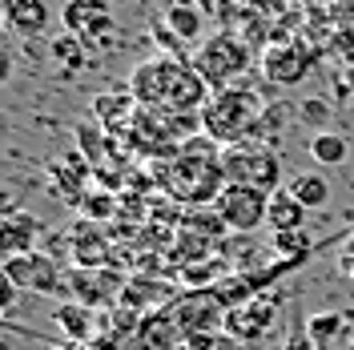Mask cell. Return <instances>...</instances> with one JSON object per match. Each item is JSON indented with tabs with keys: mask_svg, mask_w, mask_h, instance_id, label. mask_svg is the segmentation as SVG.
<instances>
[{
	"mask_svg": "<svg viewBox=\"0 0 354 350\" xmlns=\"http://www.w3.org/2000/svg\"><path fill=\"white\" fill-rule=\"evenodd\" d=\"M153 181L181 205H214L225 190V169H221V145L209 141L205 133L189 137L174 154L157 165Z\"/></svg>",
	"mask_w": 354,
	"mask_h": 350,
	"instance_id": "cell-1",
	"label": "cell"
},
{
	"mask_svg": "<svg viewBox=\"0 0 354 350\" xmlns=\"http://www.w3.org/2000/svg\"><path fill=\"white\" fill-rule=\"evenodd\" d=\"M266 109H270V105L258 97V89H250V85L218 89V93L209 97V105L201 109V133H205L209 141H218L221 149L242 145V141H254V133L262 125Z\"/></svg>",
	"mask_w": 354,
	"mask_h": 350,
	"instance_id": "cell-2",
	"label": "cell"
},
{
	"mask_svg": "<svg viewBox=\"0 0 354 350\" xmlns=\"http://www.w3.org/2000/svg\"><path fill=\"white\" fill-rule=\"evenodd\" d=\"M189 65L205 77V85L214 93L230 89V85H238V77H245V68H250V41L238 37L234 28H218V33H209L194 48Z\"/></svg>",
	"mask_w": 354,
	"mask_h": 350,
	"instance_id": "cell-3",
	"label": "cell"
},
{
	"mask_svg": "<svg viewBox=\"0 0 354 350\" xmlns=\"http://www.w3.org/2000/svg\"><path fill=\"white\" fill-rule=\"evenodd\" d=\"M221 169H225L230 185H250V190H262V194L282 190V161L262 141H242V145L221 149Z\"/></svg>",
	"mask_w": 354,
	"mask_h": 350,
	"instance_id": "cell-4",
	"label": "cell"
},
{
	"mask_svg": "<svg viewBox=\"0 0 354 350\" xmlns=\"http://www.w3.org/2000/svg\"><path fill=\"white\" fill-rule=\"evenodd\" d=\"M0 274L17 290H32V294H48V298H61V302H73V290H68V274L57 266V258L48 254H21V258H4Z\"/></svg>",
	"mask_w": 354,
	"mask_h": 350,
	"instance_id": "cell-5",
	"label": "cell"
},
{
	"mask_svg": "<svg viewBox=\"0 0 354 350\" xmlns=\"http://www.w3.org/2000/svg\"><path fill=\"white\" fill-rule=\"evenodd\" d=\"M214 214L225 221V230L250 234V230H258V225L270 218V194L250 190V185H230V181H225V190H221L218 201H214Z\"/></svg>",
	"mask_w": 354,
	"mask_h": 350,
	"instance_id": "cell-6",
	"label": "cell"
},
{
	"mask_svg": "<svg viewBox=\"0 0 354 350\" xmlns=\"http://www.w3.org/2000/svg\"><path fill=\"white\" fill-rule=\"evenodd\" d=\"M185 65L181 57H169V53H161V57H153V61H145V65L133 68L129 77V93L133 101L141 105V109H169V89H174V77L177 68Z\"/></svg>",
	"mask_w": 354,
	"mask_h": 350,
	"instance_id": "cell-7",
	"label": "cell"
},
{
	"mask_svg": "<svg viewBox=\"0 0 354 350\" xmlns=\"http://www.w3.org/2000/svg\"><path fill=\"white\" fill-rule=\"evenodd\" d=\"M61 24H65L68 37H77L85 48H97V44H109L113 37V8L109 0H65Z\"/></svg>",
	"mask_w": 354,
	"mask_h": 350,
	"instance_id": "cell-8",
	"label": "cell"
},
{
	"mask_svg": "<svg viewBox=\"0 0 354 350\" xmlns=\"http://www.w3.org/2000/svg\"><path fill=\"white\" fill-rule=\"evenodd\" d=\"M177 314V322L189 334H214V330H225V302L218 298V290H185L177 294V302H169Z\"/></svg>",
	"mask_w": 354,
	"mask_h": 350,
	"instance_id": "cell-9",
	"label": "cell"
},
{
	"mask_svg": "<svg viewBox=\"0 0 354 350\" xmlns=\"http://www.w3.org/2000/svg\"><path fill=\"white\" fill-rule=\"evenodd\" d=\"M125 278L121 270L101 266V270H85V266H68V290H73V302H85V306H117L121 294H125Z\"/></svg>",
	"mask_w": 354,
	"mask_h": 350,
	"instance_id": "cell-10",
	"label": "cell"
},
{
	"mask_svg": "<svg viewBox=\"0 0 354 350\" xmlns=\"http://www.w3.org/2000/svg\"><path fill=\"white\" fill-rule=\"evenodd\" d=\"M278 322V298L266 290L258 298H250L242 306L225 310V334L230 338H238V342H258L266 338V330Z\"/></svg>",
	"mask_w": 354,
	"mask_h": 350,
	"instance_id": "cell-11",
	"label": "cell"
},
{
	"mask_svg": "<svg viewBox=\"0 0 354 350\" xmlns=\"http://www.w3.org/2000/svg\"><path fill=\"white\" fill-rule=\"evenodd\" d=\"M314 68V53L302 44H270L262 53V73L274 85H302Z\"/></svg>",
	"mask_w": 354,
	"mask_h": 350,
	"instance_id": "cell-12",
	"label": "cell"
},
{
	"mask_svg": "<svg viewBox=\"0 0 354 350\" xmlns=\"http://www.w3.org/2000/svg\"><path fill=\"white\" fill-rule=\"evenodd\" d=\"M181 342H185V330L177 322L174 306L149 310V314L141 318L137 334H133V347L137 350H181Z\"/></svg>",
	"mask_w": 354,
	"mask_h": 350,
	"instance_id": "cell-13",
	"label": "cell"
},
{
	"mask_svg": "<svg viewBox=\"0 0 354 350\" xmlns=\"http://www.w3.org/2000/svg\"><path fill=\"white\" fill-rule=\"evenodd\" d=\"M44 234H48V230H44L41 218L21 214V210H8V214H4V221H0V250H4V258L37 254V241H41Z\"/></svg>",
	"mask_w": 354,
	"mask_h": 350,
	"instance_id": "cell-14",
	"label": "cell"
},
{
	"mask_svg": "<svg viewBox=\"0 0 354 350\" xmlns=\"http://www.w3.org/2000/svg\"><path fill=\"white\" fill-rule=\"evenodd\" d=\"M157 21L165 24L185 48H189V44L198 48V44L205 41V12H201L194 0H165V12H161Z\"/></svg>",
	"mask_w": 354,
	"mask_h": 350,
	"instance_id": "cell-15",
	"label": "cell"
},
{
	"mask_svg": "<svg viewBox=\"0 0 354 350\" xmlns=\"http://www.w3.org/2000/svg\"><path fill=\"white\" fill-rule=\"evenodd\" d=\"M306 338L314 350H346L351 347V318L338 310H318L306 318Z\"/></svg>",
	"mask_w": 354,
	"mask_h": 350,
	"instance_id": "cell-16",
	"label": "cell"
},
{
	"mask_svg": "<svg viewBox=\"0 0 354 350\" xmlns=\"http://www.w3.org/2000/svg\"><path fill=\"white\" fill-rule=\"evenodd\" d=\"M4 28L17 37H41L48 28V4L44 0H0Z\"/></svg>",
	"mask_w": 354,
	"mask_h": 350,
	"instance_id": "cell-17",
	"label": "cell"
},
{
	"mask_svg": "<svg viewBox=\"0 0 354 350\" xmlns=\"http://www.w3.org/2000/svg\"><path fill=\"white\" fill-rule=\"evenodd\" d=\"M53 322H57V330L65 334L68 342L85 347L88 338H93L97 314H93V306H85V302H61V306L53 310Z\"/></svg>",
	"mask_w": 354,
	"mask_h": 350,
	"instance_id": "cell-18",
	"label": "cell"
},
{
	"mask_svg": "<svg viewBox=\"0 0 354 350\" xmlns=\"http://www.w3.org/2000/svg\"><path fill=\"white\" fill-rule=\"evenodd\" d=\"M306 205L298 201V197L290 194L286 185L278 190V194H270V218H266V225L274 230V234H286V230H302L306 225Z\"/></svg>",
	"mask_w": 354,
	"mask_h": 350,
	"instance_id": "cell-19",
	"label": "cell"
},
{
	"mask_svg": "<svg viewBox=\"0 0 354 350\" xmlns=\"http://www.w3.org/2000/svg\"><path fill=\"white\" fill-rule=\"evenodd\" d=\"M93 117L117 129L137 117V101H133V93H101V97H93Z\"/></svg>",
	"mask_w": 354,
	"mask_h": 350,
	"instance_id": "cell-20",
	"label": "cell"
},
{
	"mask_svg": "<svg viewBox=\"0 0 354 350\" xmlns=\"http://www.w3.org/2000/svg\"><path fill=\"white\" fill-rule=\"evenodd\" d=\"M310 157H314V161H318V165H322V169H334V165H342V161H346V157H351V141H346V137H342V133H314V137H310Z\"/></svg>",
	"mask_w": 354,
	"mask_h": 350,
	"instance_id": "cell-21",
	"label": "cell"
},
{
	"mask_svg": "<svg viewBox=\"0 0 354 350\" xmlns=\"http://www.w3.org/2000/svg\"><path fill=\"white\" fill-rule=\"evenodd\" d=\"M290 194L298 197L306 210H322L326 201H330V185H326V177L322 174H314V169H306V174H294L290 177V185H286Z\"/></svg>",
	"mask_w": 354,
	"mask_h": 350,
	"instance_id": "cell-22",
	"label": "cell"
},
{
	"mask_svg": "<svg viewBox=\"0 0 354 350\" xmlns=\"http://www.w3.org/2000/svg\"><path fill=\"white\" fill-rule=\"evenodd\" d=\"M225 274H234V270L221 262V258H205V262L185 266V270L177 274V282L185 286V290H209V286H218Z\"/></svg>",
	"mask_w": 354,
	"mask_h": 350,
	"instance_id": "cell-23",
	"label": "cell"
},
{
	"mask_svg": "<svg viewBox=\"0 0 354 350\" xmlns=\"http://www.w3.org/2000/svg\"><path fill=\"white\" fill-rule=\"evenodd\" d=\"M48 53H53V61L65 68V77H77L81 68H85V44L77 41V37H68V33H61L57 41L48 44Z\"/></svg>",
	"mask_w": 354,
	"mask_h": 350,
	"instance_id": "cell-24",
	"label": "cell"
},
{
	"mask_svg": "<svg viewBox=\"0 0 354 350\" xmlns=\"http://www.w3.org/2000/svg\"><path fill=\"white\" fill-rule=\"evenodd\" d=\"M274 254H278V258H294V262H306V258H310L306 230H286V234H274Z\"/></svg>",
	"mask_w": 354,
	"mask_h": 350,
	"instance_id": "cell-25",
	"label": "cell"
},
{
	"mask_svg": "<svg viewBox=\"0 0 354 350\" xmlns=\"http://www.w3.org/2000/svg\"><path fill=\"white\" fill-rule=\"evenodd\" d=\"M81 214H85L88 221H109L113 214H117V197L113 194H85Z\"/></svg>",
	"mask_w": 354,
	"mask_h": 350,
	"instance_id": "cell-26",
	"label": "cell"
},
{
	"mask_svg": "<svg viewBox=\"0 0 354 350\" xmlns=\"http://www.w3.org/2000/svg\"><path fill=\"white\" fill-rule=\"evenodd\" d=\"M326 117H330V105H326L322 97H310V101L298 105V121H302V125H314V133H322L318 125H326Z\"/></svg>",
	"mask_w": 354,
	"mask_h": 350,
	"instance_id": "cell-27",
	"label": "cell"
},
{
	"mask_svg": "<svg viewBox=\"0 0 354 350\" xmlns=\"http://www.w3.org/2000/svg\"><path fill=\"white\" fill-rule=\"evenodd\" d=\"M225 330H214V334H189L185 338V350H225Z\"/></svg>",
	"mask_w": 354,
	"mask_h": 350,
	"instance_id": "cell-28",
	"label": "cell"
},
{
	"mask_svg": "<svg viewBox=\"0 0 354 350\" xmlns=\"http://www.w3.org/2000/svg\"><path fill=\"white\" fill-rule=\"evenodd\" d=\"M17 294H21V290H17V286H12L8 278H4V274H0V306H4V310L17 306Z\"/></svg>",
	"mask_w": 354,
	"mask_h": 350,
	"instance_id": "cell-29",
	"label": "cell"
},
{
	"mask_svg": "<svg viewBox=\"0 0 354 350\" xmlns=\"http://www.w3.org/2000/svg\"><path fill=\"white\" fill-rule=\"evenodd\" d=\"M342 274L354 282V234L346 238V246H342Z\"/></svg>",
	"mask_w": 354,
	"mask_h": 350,
	"instance_id": "cell-30",
	"label": "cell"
},
{
	"mask_svg": "<svg viewBox=\"0 0 354 350\" xmlns=\"http://www.w3.org/2000/svg\"><path fill=\"white\" fill-rule=\"evenodd\" d=\"M194 4H198V8L205 12V17H214V12L221 8V0H194Z\"/></svg>",
	"mask_w": 354,
	"mask_h": 350,
	"instance_id": "cell-31",
	"label": "cell"
}]
</instances>
